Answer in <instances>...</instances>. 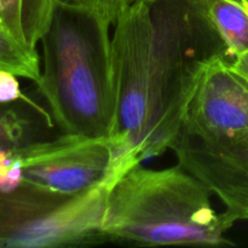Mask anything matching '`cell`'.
Masks as SVG:
<instances>
[{"instance_id":"cell-1","label":"cell","mask_w":248,"mask_h":248,"mask_svg":"<svg viewBox=\"0 0 248 248\" xmlns=\"http://www.w3.org/2000/svg\"><path fill=\"white\" fill-rule=\"evenodd\" d=\"M219 60L232 55L202 0H138L116 21L111 186L171 149L201 79Z\"/></svg>"},{"instance_id":"cell-2","label":"cell","mask_w":248,"mask_h":248,"mask_svg":"<svg viewBox=\"0 0 248 248\" xmlns=\"http://www.w3.org/2000/svg\"><path fill=\"white\" fill-rule=\"evenodd\" d=\"M111 24L56 5L41 38L43 70L35 82L63 133L109 137L115 116Z\"/></svg>"},{"instance_id":"cell-3","label":"cell","mask_w":248,"mask_h":248,"mask_svg":"<svg viewBox=\"0 0 248 248\" xmlns=\"http://www.w3.org/2000/svg\"><path fill=\"white\" fill-rule=\"evenodd\" d=\"M211 190L181 164L128 170L111 188L102 220L107 241L137 246H225L235 224L218 213Z\"/></svg>"},{"instance_id":"cell-4","label":"cell","mask_w":248,"mask_h":248,"mask_svg":"<svg viewBox=\"0 0 248 248\" xmlns=\"http://www.w3.org/2000/svg\"><path fill=\"white\" fill-rule=\"evenodd\" d=\"M107 182L74 195L22 179L0 178V248H58L107 242L102 220Z\"/></svg>"},{"instance_id":"cell-5","label":"cell","mask_w":248,"mask_h":248,"mask_svg":"<svg viewBox=\"0 0 248 248\" xmlns=\"http://www.w3.org/2000/svg\"><path fill=\"white\" fill-rule=\"evenodd\" d=\"M111 161L109 137L62 133L52 140L0 150V178L22 179L53 193L74 195L108 181Z\"/></svg>"},{"instance_id":"cell-6","label":"cell","mask_w":248,"mask_h":248,"mask_svg":"<svg viewBox=\"0 0 248 248\" xmlns=\"http://www.w3.org/2000/svg\"><path fill=\"white\" fill-rule=\"evenodd\" d=\"M171 149L178 164L222 201L232 222L248 220V132L218 140L181 133Z\"/></svg>"},{"instance_id":"cell-7","label":"cell","mask_w":248,"mask_h":248,"mask_svg":"<svg viewBox=\"0 0 248 248\" xmlns=\"http://www.w3.org/2000/svg\"><path fill=\"white\" fill-rule=\"evenodd\" d=\"M227 62L217 61L205 73L189 104L182 135L218 140L248 132V84Z\"/></svg>"},{"instance_id":"cell-8","label":"cell","mask_w":248,"mask_h":248,"mask_svg":"<svg viewBox=\"0 0 248 248\" xmlns=\"http://www.w3.org/2000/svg\"><path fill=\"white\" fill-rule=\"evenodd\" d=\"M232 60L248 50V7L244 0H202Z\"/></svg>"},{"instance_id":"cell-9","label":"cell","mask_w":248,"mask_h":248,"mask_svg":"<svg viewBox=\"0 0 248 248\" xmlns=\"http://www.w3.org/2000/svg\"><path fill=\"white\" fill-rule=\"evenodd\" d=\"M0 69L36 82L40 79V61L36 50L26 47L0 27Z\"/></svg>"},{"instance_id":"cell-10","label":"cell","mask_w":248,"mask_h":248,"mask_svg":"<svg viewBox=\"0 0 248 248\" xmlns=\"http://www.w3.org/2000/svg\"><path fill=\"white\" fill-rule=\"evenodd\" d=\"M29 120L10 104L0 103V150L27 143Z\"/></svg>"},{"instance_id":"cell-11","label":"cell","mask_w":248,"mask_h":248,"mask_svg":"<svg viewBox=\"0 0 248 248\" xmlns=\"http://www.w3.org/2000/svg\"><path fill=\"white\" fill-rule=\"evenodd\" d=\"M138 0H55L58 6L81 10L101 17L109 24L116 21Z\"/></svg>"},{"instance_id":"cell-12","label":"cell","mask_w":248,"mask_h":248,"mask_svg":"<svg viewBox=\"0 0 248 248\" xmlns=\"http://www.w3.org/2000/svg\"><path fill=\"white\" fill-rule=\"evenodd\" d=\"M16 101H24L33 107L36 111H39L40 115L47 120V123H52V119L48 113H46L45 109L41 108L36 103H34L31 99H29L26 94L22 92L21 87H19V82L17 80V75L12 74V73L6 72V70L0 69V103L10 104L14 103Z\"/></svg>"},{"instance_id":"cell-13","label":"cell","mask_w":248,"mask_h":248,"mask_svg":"<svg viewBox=\"0 0 248 248\" xmlns=\"http://www.w3.org/2000/svg\"><path fill=\"white\" fill-rule=\"evenodd\" d=\"M228 67L248 84V50L227 62Z\"/></svg>"},{"instance_id":"cell-14","label":"cell","mask_w":248,"mask_h":248,"mask_svg":"<svg viewBox=\"0 0 248 248\" xmlns=\"http://www.w3.org/2000/svg\"><path fill=\"white\" fill-rule=\"evenodd\" d=\"M244 2L247 5V7H248V0H244Z\"/></svg>"}]
</instances>
